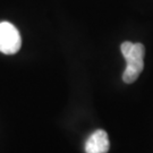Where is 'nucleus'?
I'll list each match as a JSON object with an SVG mask.
<instances>
[{
  "label": "nucleus",
  "mask_w": 153,
  "mask_h": 153,
  "mask_svg": "<svg viewBox=\"0 0 153 153\" xmlns=\"http://www.w3.org/2000/svg\"><path fill=\"white\" fill-rule=\"evenodd\" d=\"M120 50L126 60L123 81L126 84H131L138 78L144 68L145 48L142 43H131L129 41H126L121 43Z\"/></svg>",
  "instance_id": "nucleus-1"
},
{
  "label": "nucleus",
  "mask_w": 153,
  "mask_h": 153,
  "mask_svg": "<svg viewBox=\"0 0 153 153\" xmlns=\"http://www.w3.org/2000/svg\"><path fill=\"white\" fill-rule=\"evenodd\" d=\"M21 34L11 23H0V52L5 55H14L21 49Z\"/></svg>",
  "instance_id": "nucleus-2"
},
{
  "label": "nucleus",
  "mask_w": 153,
  "mask_h": 153,
  "mask_svg": "<svg viewBox=\"0 0 153 153\" xmlns=\"http://www.w3.org/2000/svg\"><path fill=\"white\" fill-rule=\"evenodd\" d=\"M109 148L108 134L102 129H98L90 135L85 143V153H107Z\"/></svg>",
  "instance_id": "nucleus-3"
}]
</instances>
